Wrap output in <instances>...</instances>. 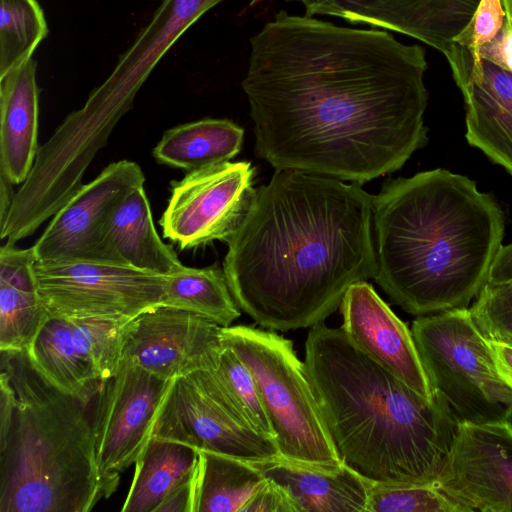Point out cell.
<instances>
[{
    "instance_id": "1",
    "label": "cell",
    "mask_w": 512,
    "mask_h": 512,
    "mask_svg": "<svg viewBox=\"0 0 512 512\" xmlns=\"http://www.w3.org/2000/svg\"><path fill=\"white\" fill-rule=\"evenodd\" d=\"M425 50L389 32L279 11L242 80L255 153L275 169L363 185L428 143Z\"/></svg>"
},
{
    "instance_id": "2",
    "label": "cell",
    "mask_w": 512,
    "mask_h": 512,
    "mask_svg": "<svg viewBox=\"0 0 512 512\" xmlns=\"http://www.w3.org/2000/svg\"><path fill=\"white\" fill-rule=\"evenodd\" d=\"M372 197L357 183L275 169L227 242L240 310L282 332L323 323L352 284L375 277Z\"/></svg>"
},
{
    "instance_id": "3",
    "label": "cell",
    "mask_w": 512,
    "mask_h": 512,
    "mask_svg": "<svg viewBox=\"0 0 512 512\" xmlns=\"http://www.w3.org/2000/svg\"><path fill=\"white\" fill-rule=\"evenodd\" d=\"M504 232L503 210L467 176L437 168L387 181L372 197L374 279L415 316L468 308Z\"/></svg>"
},
{
    "instance_id": "4",
    "label": "cell",
    "mask_w": 512,
    "mask_h": 512,
    "mask_svg": "<svg viewBox=\"0 0 512 512\" xmlns=\"http://www.w3.org/2000/svg\"><path fill=\"white\" fill-rule=\"evenodd\" d=\"M304 363L342 463L372 484H436L458 423L365 355L340 328H310Z\"/></svg>"
},
{
    "instance_id": "5",
    "label": "cell",
    "mask_w": 512,
    "mask_h": 512,
    "mask_svg": "<svg viewBox=\"0 0 512 512\" xmlns=\"http://www.w3.org/2000/svg\"><path fill=\"white\" fill-rule=\"evenodd\" d=\"M1 353L15 391L0 436V512H88L105 497L87 404L50 384L25 350Z\"/></svg>"
},
{
    "instance_id": "6",
    "label": "cell",
    "mask_w": 512,
    "mask_h": 512,
    "mask_svg": "<svg viewBox=\"0 0 512 512\" xmlns=\"http://www.w3.org/2000/svg\"><path fill=\"white\" fill-rule=\"evenodd\" d=\"M221 341L254 377L280 457L325 469L340 467L343 463L293 343L275 332L247 325L222 327Z\"/></svg>"
},
{
    "instance_id": "7",
    "label": "cell",
    "mask_w": 512,
    "mask_h": 512,
    "mask_svg": "<svg viewBox=\"0 0 512 512\" xmlns=\"http://www.w3.org/2000/svg\"><path fill=\"white\" fill-rule=\"evenodd\" d=\"M434 399L458 424L510 421L512 388L468 308L418 316L411 328Z\"/></svg>"
},
{
    "instance_id": "8",
    "label": "cell",
    "mask_w": 512,
    "mask_h": 512,
    "mask_svg": "<svg viewBox=\"0 0 512 512\" xmlns=\"http://www.w3.org/2000/svg\"><path fill=\"white\" fill-rule=\"evenodd\" d=\"M151 437L252 463L280 457L276 444L247 424L214 369L173 381L156 412Z\"/></svg>"
},
{
    "instance_id": "9",
    "label": "cell",
    "mask_w": 512,
    "mask_h": 512,
    "mask_svg": "<svg viewBox=\"0 0 512 512\" xmlns=\"http://www.w3.org/2000/svg\"><path fill=\"white\" fill-rule=\"evenodd\" d=\"M34 270L49 316L131 321L162 306L166 275L100 261H36Z\"/></svg>"
},
{
    "instance_id": "10",
    "label": "cell",
    "mask_w": 512,
    "mask_h": 512,
    "mask_svg": "<svg viewBox=\"0 0 512 512\" xmlns=\"http://www.w3.org/2000/svg\"><path fill=\"white\" fill-rule=\"evenodd\" d=\"M174 380L159 378L121 358L117 370L102 382L94 398L91 423L106 498L117 489L120 473L134 464L147 446L156 412Z\"/></svg>"
},
{
    "instance_id": "11",
    "label": "cell",
    "mask_w": 512,
    "mask_h": 512,
    "mask_svg": "<svg viewBox=\"0 0 512 512\" xmlns=\"http://www.w3.org/2000/svg\"><path fill=\"white\" fill-rule=\"evenodd\" d=\"M255 170L248 161H227L187 172L171 183L159 224L181 250L215 240L228 242L253 202Z\"/></svg>"
},
{
    "instance_id": "12",
    "label": "cell",
    "mask_w": 512,
    "mask_h": 512,
    "mask_svg": "<svg viewBox=\"0 0 512 512\" xmlns=\"http://www.w3.org/2000/svg\"><path fill=\"white\" fill-rule=\"evenodd\" d=\"M129 322L48 315L25 352L50 384L89 404L120 364Z\"/></svg>"
},
{
    "instance_id": "13",
    "label": "cell",
    "mask_w": 512,
    "mask_h": 512,
    "mask_svg": "<svg viewBox=\"0 0 512 512\" xmlns=\"http://www.w3.org/2000/svg\"><path fill=\"white\" fill-rule=\"evenodd\" d=\"M144 183L137 163L109 164L54 214L33 245L36 261L110 262L104 241L107 223L116 207Z\"/></svg>"
},
{
    "instance_id": "14",
    "label": "cell",
    "mask_w": 512,
    "mask_h": 512,
    "mask_svg": "<svg viewBox=\"0 0 512 512\" xmlns=\"http://www.w3.org/2000/svg\"><path fill=\"white\" fill-rule=\"evenodd\" d=\"M218 324L194 313L159 306L128 323L121 358L165 379L215 369L222 352Z\"/></svg>"
},
{
    "instance_id": "15",
    "label": "cell",
    "mask_w": 512,
    "mask_h": 512,
    "mask_svg": "<svg viewBox=\"0 0 512 512\" xmlns=\"http://www.w3.org/2000/svg\"><path fill=\"white\" fill-rule=\"evenodd\" d=\"M436 485L466 512H512V424L462 423Z\"/></svg>"
},
{
    "instance_id": "16",
    "label": "cell",
    "mask_w": 512,
    "mask_h": 512,
    "mask_svg": "<svg viewBox=\"0 0 512 512\" xmlns=\"http://www.w3.org/2000/svg\"><path fill=\"white\" fill-rule=\"evenodd\" d=\"M465 104V137L512 176V74L453 44L444 55Z\"/></svg>"
},
{
    "instance_id": "17",
    "label": "cell",
    "mask_w": 512,
    "mask_h": 512,
    "mask_svg": "<svg viewBox=\"0 0 512 512\" xmlns=\"http://www.w3.org/2000/svg\"><path fill=\"white\" fill-rule=\"evenodd\" d=\"M339 308L341 329L355 347L418 394L434 400L412 331L370 283L352 284Z\"/></svg>"
},
{
    "instance_id": "18",
    "label": "cell",
    "mask_w": 512,
    "mask_h": 512,
    "mask_svg": "<svg viewBox=\"0 0 512 512\" xmlns=\"http://www.w3.org/2000/svg\"><path fill=\"white\" fill-rule=\"evenodd\" d=\"M306 15H329L350 23L399 32L445 55L472 18L480 0H293Z\"/></svg>"
},
{
    "instance_id": "19",
    "label": "cell",
    "mask_w": 512,
    "mask_h": 512,
    "mask_svg": "<svg viewBox=\"0 0 512 512\" xmlns=\"http://www.w3.org/2000/svg\"><path fill=\"white\" fill-rule=\"evenodd\" d=\"M222 1L162 0L87 102L122 117L163 56L204 13Z\"/></svg>"
},
{
    "instance_id": "20",
    "label": "cell",
    "mask_w": 512,
    "mask_h": 512,
    "mask_svg": "<svg viewBox=\"0 0 512 512\" xmlns=\"http://www.w3.org/2000/svg\"><path fill=\"white\" fill-rule=\"evenodd\" d=\"M36 72L32 57L0 77V173L12 184L26 181L37 156Z\"/></svg>"
},
{
    "instance_id": "21",
    "label": "cell",
    "mask_w": 512,
    "mask_h": 512,
    "mask_svg": "<svg viewBox=\"0 0 512 512\" xmlns=\"http://www.w3.org/2000/svg\"><path fill=\"white\" fill-rule=\"evenodd\" d=\"M252 464L288 490L299 512H366L373 484L344 464L325 469L281 457Z\"/></svg>"
},
{
    "instance_id": "22",
    "label": "cell",
    "mask_w": 512,
    "mask_h": 512,
    "mask_svg": "<svg viewBox=\"0 0 512 512\" xmlns=\"http://www.w3.org/2000/svg\"><path fill=\"white\" fill-rule=\"evenodd\" d=\"M33 246L0 248V351L26 350L48 313L38 293Z\"/></svg>"
},
{
    "instance_id": "23",
    "label": "cell",
    "mask_w": 512,
    "mask_h": 512,
    "mask_svg": "<svg viewBox=\"0 0 512 512\" xmlns=\"http://www.w3.org/2000/svg\"><path fill=\"white\" fill-rule=\"evenodd\" d=\"M110 262L169 275L184 265L158 235L144 186L132 191L114 210L105 229Z\"/></svg>"
},
{
    "instance_id": "24",
    "label": "cell",
    "mask_w": 512,
    "mask_h": 512,
    "mask_svg": "<svg viewBox=\"0 0 512 512\" xmlns=\"http://www.w3.org/2000/svg\"><path fill=\"white\" fill-rule=\"evenodd\" d=\"M244 130L228 119L205 118L164 132L155 160L191 172L230 161L241 150Z\"/></svg>"
},
{
    "instance_id": "25",
    "label": "cell",
    "mask_w": 512,
    "mask_h": 512,
    "mask_svg": "<svg viewBox=\"0 0 512 512\" xmlns=\"http://www.w3.org/2000/svg\"><path fill=\"white\" fill-rule=\"evenodd\" d=\"M197 461V449L151 437L134 463L132 483L121 511L155 512L170 493L193 478Z\"/></svg>"
},
{
    "instance_id": "26",
    "label": "cell",
    "mask_w": 512,
    "mask_h": 512,
    "mask_svg": "<svg viewBox=\"0 0 512 512\" xmlns=\"http://www.w3.org/2000/svg\"><path fill=\"white\" fill-rule=\"evenodd\" d=\"M266 477L251 462L198 450L192 512H241Z\"/></svg>"
},
{
    "instance_id": "27",
    "label": "cell",
    "mask_w": 512,
    "mask_h": 512,
    "mask_svg": "<svg viewBox=\"0 0 512 512\" xmlns=\"http://www.w3.org/2000/svg\"><path fill=\"white\" fill-rule=\"evenodd\" d=\"M162 306L185 310L221 327H229L241 315L225 272L218 265L183 266L166 275Z\"/></svg>"
},
{
    "instance_id": "28",
    "label": "cell",
    "mask_w": 512,
    "mask_h": 512,
    "mask_svg": "<svg viewBox=\"0 0 512 512\" xmlns=\"http://www.w3.org/2000/svg\"><path fill=\"white\" fill-rule=\"evenodd\" d=\"M48 33L37 0H0V77L32 58Z\"/></svg>"
},
{
    "instance_id": "29",
    "label": "cell",
    "mask_w": 512,
    "mask_h": 512,
    "mask_svg": "<svg viewBox=\"0 0 512 512\" xmlns=\"http://www.w3.org/2000/svg\"><path fill=\"white\" fill-rule=\"evenodd\" d=\"M222 345L219 363L214 370L247 424L256 433L275 443L276 434L263 406L254 377L237 354L229 346L223 343Z\"/></svg>"
},
{
    "instance_id": "30",
    "label": "cell",
    "mask_w": 512,
    "mask_h": 512,
    "mask_svg": "<svg viewBox=\"0 0 512 512\" xmlns=\"http://www.w3.org/2000/svg\"><path fill=\"white\" fill-rule=\"evenodd\" d=\"M366 512H466L436 484H373Z\"/></svg>"
},
{
    "instance_id": "31",
    "label": "cell",
    "mask_w": 512,
    "mask_h": 512,
    "mask_svg": "<svg viewBox=\"0 0 512 512\" xmlns=\"http://www.w3.org/2000/svg\"><path fill=\"white\" fill-rule=\"evenodd\" d=\"M469 311L485 339L512 347V282H487Z\"/></svg>"
},
{
    "instance_id": "32",
    "label": "cell",
    "mask_w": 512,
    "mask_h": 512,
    "mask_svg": "<svg viewBox=\"0 0 512 512\" xmlns=\"http://www.w3.org/2000/svg\"><path fill=\"white\" fill-rule=\"evenodd\" d=\"M506 19L501 0H480L472 18L454 43L471 51L489 43L500 32Z\"/></svg>"
},
{
    "instance_id": "33",
    "label": "cell",
    "mask_w": 512,
    "mask_h": 512,
    "mask_svg": "<svg viewBox=\"0 0 512 512\" xmlns=\"http://www.w3.org/2000/svg\"><path fill=\"white\" fill-rule=\"evenodd\" d=\"M241 512H299V509L285 487L266 478Z\"/></svg>"
},
{
    "instance_id": "34",
    "label": "cell",
    "mask_w": 512,
    "mask_h": 512,
    "mask_svg": "<svg viewBox=\"0 0 512 512\" xmlns=\"http://www.w3.org/2000/svg\"><path fill=\"white\" fill-rule=\"evenodd\" d=\"M473 52L512 74V20L506 17L496 37Z\"/></svg>"
},
{
    "instance_id": "35",
    "label": "cell",
    "mask_w": 512,
    "mask_h": 512,
    "mask_svg": "<svg viewBox=\"0 0 512 512\" xmlns=\"http://www.w3.org/2000/svg\"><path fill=\"white\" fill-rule=\"evenodd\" d=\"M488 283L502 284L512 282V243L501 245L491 265Z\"/></svg>"
},
{
    "instance_id": "36",
    "label": "cell",
    "mask_w": 512,
    "mask_h": 512,
    "mask_svg": "<svg viewBox=\"0 0 512 512\" xmlns=\"http://www.w3.org/2000/svg\"><path fill=\"white\" fill-rule=\"evenodd\" d=\"M192 480L193 478L170 493L155 512H192Z\"/></svg>"
},
{
    "instance_id": "37",
    "label": "cell",
    "mask_w": 512,
    "mask_h": 512,
    "mask_svg": "<svg viewBox=\"0 0 512 512\" xmlns=\"http://www.w3.org/2000/svg\"><path fill=\"white\" fill-rule=\"evenodd\" d=\"M490 346L501 377L512 388V347L494 342Z\"/></svg>"
},
{
    "instance_id": "38",
    "label": "cell",
    "mask_w": 512,
    "mask_h": 512,
    "mask_svg": "<svg viewBox=\"0 0 512 512\" xmlns=\"http://www.w3.org/2000/svg\"><path fill=\"white\" fill-rule=\"evenodd\" d=\"M12 183L0 173V228H2L12 209L15 193Z\"/></svg>"
},
{
    "instance_id": "39",
    "label": "cell",
    "mask_w": 512,
    "mask_h": 512,
    "mask_svg": "<svg viewBox=\"0 0 512 512\" xmlns=\"http://www.w3.org/2000/svg\"><path fill=\"white\" fill-rule=\"evenodd\" d=\"M506 12V17L512 20V0H501Z\"/></svg>"
}]
</instances>
